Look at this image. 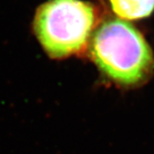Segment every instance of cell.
<instances>
[{"mask_svg": "<svg viewBox=\"0 0 154 154\" xmlns=\"http://www.w3.org/2000/svg\"><path fill=\"white\" fill-rule=\"evenodd\" d=\"M90 52L100 71L122 85H138L153 72L154 59L147 41L122 20H109L100 25L91 40Z\"/></svg>", "mask_w": 154, "mask_h": 154, "instance_id": "obj_1", "label": "cell"}, {"mask_svg": "<svg viewBox=\"0 0 154 154\" xmlns=\"http://www.w3.org/2000/svg\"><path fill=\"white\" fill-rule=\"evenodd\" d=\"M95 7L83 0H48L32 19V32L52 59H63L85 49L97 24Z\"/></svg>", "mask_w": 154, "mask_h": 154, "instance_id": "obj_2", "label": "cell"}, {"mask_svg": "<svg viewBox=\"0 0 154 154\" xmlns=\"http://www.w3.org/2000/svg\"><path fill=\"white\" fill-rule=\"evenodd\" d=\"M114 13L124 20H138L149 16L154 0H109Z\"/></svg>", "mask_w": 154, "mask_h": 154, "instance_id": "obj_3", "label": "cell"}]
</instances>
